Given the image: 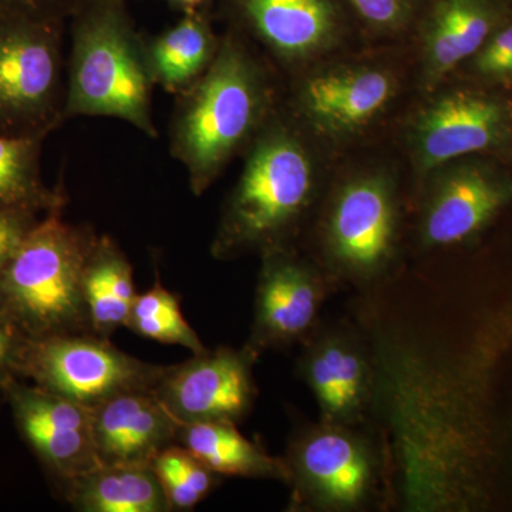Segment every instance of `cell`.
I'll return each instance as SVG.
<instances>
[{
	"mask_svg": "<svg viewBox=\"0 0 512 512\" xmlns=\"http://www.w3.org/2000/svg\"><path fill=\"white\" fill-rule=\"evenodd\" d=\"M69 20L64 121L111 117L157 138L147 39L137 32L126 0H86Z\"/></svg>",
	"mask_w": 512,
	"mask_h": 512,
	"instance_id": "cell-1",
	"label": "cell"
},
{
	"mask_svg": "<svg viewBox=\"0 0 512 512\" xmlns=\"http://www.w3.org/2000/svg\"><path fill=\"white\" fill-rule=\"evenodd\" d=\"M264 77L234 35L225 36L208 69L175 96L170 153L204 194L264 119Z\"/></svg>",
	"mask_w": 512,
	"mask_h": 512,
	"instance_id": "cell-2",
	"label": "cell"
},
{
	"mask_svg": "<svg viewBox=\"0 0 512 512\" xmlns=\"http://www.w3.org/2000/svg\"><path fill=\"white\" fill-rule=\"evenodd\" d=\"M96 237L55 211L23 239L0 274V312L23 339L93 333L83 272Z\"/></svg>",
	"mask_w": 512,
	"mask_h": 512,
	"instance_id": "cell-3",
	"label": "cell"
},
{
	"mask_svg": "<svg viewBox=\"0 0 512 512\" xmlns=\"http://www.w3.org/2000/svg\"><path fill=\"white\" fill-rule=\"evenodd\" d=\"M266 128L255 138L222 212L211 247L214 258L282 248L311 200L312 165L305 150L284 127Z\"/></svg>",
	"mask_w": 512,
	"mask_h": 512,
	"instance_id": "cell-4",
	"label": "cell"
},
{
	"mask_svg": "<svg viewBox=\"0 0 512 512\" xmlns=\"http://www.w3.org/2000/svg\"><path fill=\"white\" fill-rule=\"evenodd\" d=\"M66 22L0 12V134L46 138L64 121Z\"/></svg>",
	"mask_w": 512,
	"mask_h": 512,
	"instance_id": "cell-5",
	"label": "cell"
},
{
	"mask_svg": "<svg viewBox=\"0 0 512 512\" xmlns=\"http://www.w3.org/2000/svg\"><path fill=\"white\" fill-rule=\"evenodd\" d=\"M167 366L121 352L94 333L26 340L18 376L93 409L117 394L153 390Z\"/></svg>",
	"mask_w": 512,
	"mask_h": 512,
	"instance_id": "cell-6",
	"label": "cell"
},
{
	"mask_svg": "<svg viewBox=\"0 0 512 512\" xmlns=\"http://www.w3.org/2000/svg\"><path fill=\"white\" fill-rule=\"evenodd\" d=\"M256 357L249 346L207 349L181 365L167 366L153 393L180 426L208 421L237 424L254 403Z\"/></svg>",
	"mask_w": 512,
	"mask_h": 512,
	"instance_id": "cell-7",
	"label": "cell"
},
{
	"mask_svg": "<svg viewBox=\"0 0 512 512\" xmlns=\"http://www.w3.org/2000/svg\"><path fill=\"white\" fill-rule=\"evenodd\" d=\"M22 439L60 484L100 466L92 409L12 377L2 386Z\"/></svg>",
	"mask_w": 512,
	"mask_h": 512,
	"instance_id": "cell-8",
	"label": "cell"
},
{
	"mask_svg": "<svg viewBox=\"0 0 512 512\" xmlns=\"http://www.w3.org/2000/svg\"><path fill=\"white\" fill-rule=\"evenodd\" d=\"M285 461L299 498L330 510L360 507L376 480L365 441L340 424L325 423L301 434Z\"/></svg>",
	"mask_w": 512,
	"mask_h": 512,
	"instance_id": "cell-9",
	"label": "cell"
},
{
	"mask_svg": "<svg viewBox=\"0 0 512 512\" xmlns=\"http://www.w3.org/2000/svg\"><path fill=\"white\" fill-rule=\"evenodd\" d=\"M264 256L248 345L258 355L261 350L285 348L308 336L326 295L318 274L285 249H271Z\"/></svg>",
	"mask_w": 512,
	"mask_h": 512,
	"instance_id": "cell-10",
	"label": "cell"
},
{
	"mask_svg": "<svg viewBox=\"0 0 512 512\" xmlns=\"http://www.w3.org/2000/svg\"><path fill=\"white\" fill-rule=\"evenodd\" d=\"M93 439L103 466L147 464L177 443L180 424L153 390L117 394L92 409Z\"/></svg>",
	"mask_w": 512,
	"mask_h": 512,
	"instance_id": "cell-11",
	"label": "cell"
},
{
	"mask_svg": "<svg viewBox=\"0 0 512 512\" xmlns=\"http://www.w3.org/2000/svg\"><path fill=\"white\" fill-rule=\"evenodd\" d=\"M394 205L382 180L363 178L340 192L330 217L329 244L343 268L372 274L393 245Z\"/></svg>",
	"mask_w": 512,
	"mask_h": 512,
	"instance_id": "cell-12",
	"label": "cell"
},
{
	"mask_svg": "<svg viewBox=\"0 0 512 512\" xmlns=\"http://www.w3.org/2000/svg\"><path fill=\"white\" fill-rule=\"evenodd\" d=\"M507 117L498 101L473 93H453L424 111L414 131L423 167L488 150L503 140Z\"/></svg>",
	"mask_w": 512,
	"mask_h": 512,
	"instance_id": "cell-13",
	"label": "cell"
},
{
	"mask_svg": "<svg viewBox=\"0 0 512 512\" xmlns=\"http://www.w3.org/2000/svg\"><path fill=\"white\" fill-rule=\"evenodd\" d=\"M512 198V183L481 168L448 175L431 201L423 234L427 244L446 247L470 238Z\"/></svg>",
	"mask_w": 512,
	"mask_h": 512,
	"instance_id": "cell-14",
	"label": "cell"
},
{
	"mask_svg": "<svg viewBox=\"0 0 512 512\" xmlns=\"http://www.w3.org/2000/svg\"><path fill=\"white\" fill-rule=\"evenodd\" d=\"M235 6L258 39L286 60L312 55L336 26L332 0H235Z\"/></svg>",
	"mask_w": 512,
	"mask_h": 512,
	"instance_id": "cell-15",
	"label": "cell"
},
{
	"mask_svg": "<svg viewBox=\"0 0 512 512\" xmlns=\"http://www.w3.org/2000/svg\"><path fill=\"white\" fill-rule=\"evenodd\" d=\"M325 423L348 426L362 413L369 392L365 356L350 340L332 336L315 343L303 365Z\"/></svg>",
	"mask_w": 512,
	"mask_h": 512,
	"instance_id": "cell-16",
	"label": "cell"
},
{
	"mask_svg": "<svg viewBox=\"0 0 512 512\" xmlns=\"http://www.w3.org/2000/svg\"><path fill=\"white\" fill-rule=\"evenodd\" d=\"M503 12V0H437L426 32V66L431 82L477 55L500 25Z\"/></svg>",
	"mask_w": 512,
	"mask_h": 512,
	"instance_id": "cell-17",
	"label": "cell"
},
{
	"mask_svg": "<svg viewBox=\"0 0 512 512\" xmlns=\"http://www.w3.org/2000/svg\"><path fill=\"white\" fill-rule=\"evenodd\" d=\"M392 94L389 74L376 69L348 70L309 80L303 89V104L316 123L345 131L372 120Z\"/></svg>",
	"mask_w": 512,
	"mask_h": 512,
	"instance_id": "cell-18",
	"label": "cell"
},
{
	"mask_svg": "<svg viewBox=\"0 0 512 512\" xmlns=\"http://www.w3.org/2000/svg\"><path fill=\"white\" fill-rule=\"evenodd\" d=\"M62 487L67 503L76 511H171L153 467L147 464H100Z\"/></svg>",
	"mask_w": 512,
	"mask_h": 512,
	"instance_id": "cell-19",
	"label": "cell"
},
{
	"mask_svg": "<svg viewBox=\"0 0 512 512\" xmlns=\"http://www.w3.org/2000/svg\"><path fill=\"white\" fill-rule=\"evenodd\" d=\"M220 42L208 12L184 13L174 26L147 40L154 83L177 96L208 69Z\"/></svg>",
	"mask_w": 512,
	"mask_h": 512,
	"instance_id": "cell-20",
	"label": "cell"
},
{
	"mask_svg": "<svg viewBox=\"0 0 512 512\" xmlns=\"http://www.w3.org/2000/svg\"><path fill=\"white\" fill-rule=\"evenodd\" d=\"M83 292L94 335L110 339L126 326L137 296L133 265L107 235L94 238L84 265Z\"/></svg>",
	"mask_w": 512,
	"mask_h": 512,
	"instance_id": "cell-21",
	"label": "cell"
},
{
	"mask_svg": "<svg viewBox=\"0 0 512 512\" xmlns=\"http://www.w3.org/2000/svg\"><path fill=\"white\" fill-rule=\"evenodd\" d=\"M177 443L218 476L274 478L289 483L286 461L269 456L264 448L242 436L231 421L180 426Z\"/></svg>",
	"mask_w": 512,
	"mask_h": 512,
	"instance_id": "cell-22",
	"label": "cell"
},
{
	"mask_svg": "<svg viewBox=\"0 0 512 512\" xmlns=\"http://www.w3.org/2000/svg\"><path fill=\"white\" fill-rule=\"evenodd\" d=\"M45 138L0 134V211L47 215L63 211L66 194L47 187L40 156Z\"/></svg>",
	"mask_w": 512,
	"mask_h": 512,
	"instance_id": "cell-23",
	"label": "cell"
},
{
	"mask_svg": "<svg viewBox=\"0 0 512 512\" xmlns=\"http://www.w3.org/2000/svg\"><path fill=\"white\" fill-rule=\"evenodd\" d=\"M126 328L143 338L191 350L192 355L207 350L197 332L185 320L180 299L164 288L160 278L147 292L137 293Z\"/></svg>",
	"mask_w": 512,
	"mask_h": 512,
	"instance_id": "cell-24",
	"label": "cell"
},
{
	"mask_svg": "<svg viewBox=\"0 0 512 512\" xmlns=\"http://www.w3.org/2000/svg\"><path fill=\"white\" fill-rule=\"evenodd\" d=\"M151 467L163 487L171 511L192 510L217 484L218 474L178 443L161 451Z\"/></svg>",
	"mask_w": 512,
	"mask_h": 512,
	"instance_id": "cell-25",
	"label": "cell"
},
{
	"mask_svg": "<svg viewBox=\"0 0 512 512\" xmlns=\"http://www.w3.org/2000/svg\"><path fill=\"white\" fill-rule=\"evenodd\" d=\"M477 72L491 77H512V23L494 30L476 55Z\"/></svg>",
	"mask_w": 512,
	"mask_h": 512,
	"instance_id": "cell-26",
	"label": "cell"
},
{
	"mask_svg": "<svg viewBox=\"0 0 512 512\" xmlns=\"http://www.w3.org/2000/svg\"><path fill=\"white\" fill-rule=\"evenodd\" d=\"M86 0H0V12L26 18L66 22Z\"/></svg>",
	"mask_w": 512,
	"mask_h": 512,
	"instance_id": "cell-27",
	"label": "cell"
},
{
	"mask_svg": "<svg viewBox=\"0 0 512 512\" xmlns=\"http://www.w3.org/2000/svg\"><path fill=\"white\" fill-rule=\"evenodd\" d=\"M39 221L40 215L30 212L0 211V274Z\"/></svg>",
	"mask_w": 512,
	"mask_h": 512,
	"instance_id": "cell-28",
	"label": "cell"
},
{
	"mask_svg": "<svg viewBox=\"0 0 512 512\" xmlns=\"http://www.w3.org/2000/svg\"><path fill=\"white\" fill-rule=\"evenodd\" d=\"M357 13L379 28H397L410 12V0H350Z\"/></svg>",
	"mask_w": 512,
	"mask_h": 512,
	"instance_id": "cell-29",
	"label": "cell"
},
{
	"mask_svg": "<svg viewBox=\"0 0 512 512\" xmlns=\"http://www.w3.org/2000/svg\"><path fill=\"white\" fill-rule=\"evenodd\" d=\"M25 342L26 339H23L15 326L0 312V392L8 380L19 377V357Z\"/></svg>",
	"mask_w": 512,
	"mask_h": 512,
	"instance_id": "cell-30",
	"label": "cell"
},
{
	"mask_svg": "<svg viewBox=\"0 0 512 512\" xmlns=\"http://www.w3.org/2000/svg\"><path fill=\"white\" fill-rule=\"evenodd\" d=\"M168 5L184 13L208 12L212 0H165Z\"/></svg>",
	"mask_w": 512,
	"mask_h": 512,
	"instance_id": "cell-31",
	"label": "cell"
},
{
	"mask_svg": "<svg viewBox=\"0 0 512 512\" xmlns=\"http://www.w3.org/2000/svg\"><path fill=\"white\" fill-rule=\"evenodd\" d=\"M0 399H3L2 392H0Z\"/></svg>",
	"mask_w": 512,
	"mask_h": 512,
	"instance_id": "cell-32",
	"label": "cell"
}]
</instances>
